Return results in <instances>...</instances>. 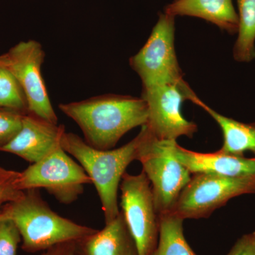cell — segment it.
Returning a JSON list of instances; mask_svg holds the SVG:
<instances>
[{"mask_svg":"<svg viewBox=\"0 0 255 255\" xmlns=\"http://www.w3.org/2000/svg\"><path fill=\"white\" fill-rule=\"evenodd\" d=\"M140 136L117 149L99 150L77 134L65 132L62 147L83 167L95 185L105 214V223L118 216L119 188L128 166L136 160Z\"/></svg>","mask_w":255,"mask_h":255,"instance_id":"3","label":"cell"},{"mask_svg":"<svg viewBox=\"0 0 255 255\" xmlns=\"http://www.w3.org/2000/svg\"><path fill=\"white\" fill-rule=\"evenodd\" d=\"M21 238L16 224L0 216V255H16Z\"/></svg>","mask_w":255,"mask_h":255,"instance_id":"20","label":"cell"},{"mask_svg":"<svg viewBox=\"0 0 255 255\" xmlns=\"http://www.w3.org/2000/svg\"><path fill=\"white\" fill-rule=\"evenodd\" d=\"M139 132L136 160L150 181L157 214L172 212L183 189L190 182L191 173L174 156L176 140H159L147 126Z\"/></svg>","mask_w":255,"mask_h":255,"instance_id":"4","label":"cell"},{"mask_svg":"<svg viewBox=\"0 0 255 255\" xmlns=\"http://www.w3.org/2000/svg\"><path fill=\"white\" fill-rule=\"evenodd\" d=\"M90 184L85 169L61 145L20 172L16 180L18 190L43 189L65 205L78 200Z\"/></svg>","mask_w":255,"mask_h":255,"instance_id":"5","label":"cell"},{"mask_svg":"<svg viewBox=\"0 0 255 255\" xmlns=\"http://www.w3.org/2000/svg\"><path fill=\"white\" fill-rule=\"evenodd\" d=\"M0 216L11 220L28 253L46 251L68 242H78L97 230L62 217L50 209L38 189H29L14 201L6 203Z\"/></svg>","mask_w":255,"mask_h":255,"instance_id":"2","label":"cell"},{"mask_svg":"<svg viewBox=\"0 0 255 255\" xmlns=\"http://www.w3.org/2000/svg\"><path fill=\"white\" fill-rule=\"evenodd\" d=\"M46 53L34 40L21 41L0 55V65L7 69L23 89L27 100L28 113L58 124L41 74Z\"/></svg>","mask_w":255,"mask_h":255,"instance_id":"9","label":"cell"},{"mask_svg":"<svg viewBox=\"0 0 255 255\" xmlns=\"http://www.w3.org/2000/svg\"><path fill=\"white\" fill-rule=\"evenodd\" d=\"M19 173L0 167V205L14 201L23 194L16 187Z\"/></svg>","mask_w":255,"mask_h":255,"instance_id":"21","label":"cell"},{"mask_svg":"<svg viewBox=\"0 0 255 255\" xmlns=\"http://www.w3.org/2000/svg\"><path fill=\"white\" fill-rule=\"evenodd\" d=\"M164 13L177 16L202 18L230 34L238 30V15L233 0H174L166 6Z\"/></svg>","mask_w":255,"mask_h":255,"instance_id":"14","label":"cell"},{"mask_svg":"<svg viewBox=\"0 0 255 255\" xmlns=\"http://www.w3.org/2000/svg\"><path fill=\"white\" fill-rule=\"evenodd\" d=\"M41 255H78L77 242L61 243L45 251Z\"/></svg>","mask_w":255,"mask_h":255,"instance_id":"23","label":"cell"},{"mask_svg":"<svg viewBox=\"0 0 255 255\" xmlns=\"http://www.w3.org/2000/svg\"><path fill=\"white\" fill-rule=\"evenodd\" d=\"M174 19L160 14L145 44L130 59L142 88L184 82L174 48Z\"/></svg>","mask_w":255,"mask_h":255,"instance_id":"7","label":"cell"},{"mask_svg":"<svg viewBox=\"0 0 255 255\" xmlns=\"http://www.w3.org/2000/svg\"><path fill=\"white\" fill-rule=\"evenodd\" d=\"M238 38L233 47V58L239 63L255 59V0H237Z\"/></svg>","mask_w":255,"mask_h":255,"instance_id":"17","label":"cell"},{"mask_svg":"<svg viewBox=\"0 0 255 255\" xmlns=\"http://www.w3.org/2000/svg\"><path fill=\"white\" fill-rule=\"evenodd\" d=\"M173 153L193 174H214L228 177L255 174V158L230 155L219 150L213 153L194 152L181 147L177 141L174 142Z\"/></svg>","mask_w":255,"mask_h":255,"instance_id":"12","label":"cell"},{"mask_svg":"<svg viewBox=\"0 0 255 255\" xmlns=\"http://www.w3.org/2000/svg\"><path fill=\"white\" fill-rule=\"evenodd\" d=\"M195 95L185 81L142 88L141 97L148 112L145 125L154 136L167 140L192 137L197 126L183 117L181 109L184 101Z\"/></svg>","mask_w":255,"mask_h":255,"instance_id":"10","label":"cell"},{"mask_svg":"<svg viewBox=\"0 0 255 255\" xmlns=\"http://www.w3.org/2000/svg\"><path fill=\"white\" fill-rule=\"evenodd\" d=\"M78 255H139L124 215L118 216L101 231L77 242Z\"/></svg>","mask_w":255,"mask_h":255,"instance_id":"13","label":"cell"},{"mask_svg":"<svg viewBox=\"0 0 255 255\" xmlns=\"http://www.w3.org/2000/svg\"><path fill=\"white\" fill-rule=\"evenodd\" d=\"M0 108L28 113L27 100L17 80L0 65Z\"/></svg>","mask_w":255,"mask_h":255,"instance_id":"18","label":"cell"},{"mask_svg":"<svg viewBox=\"0 0 255 255\" xmlns=\"http://www.w3.org/2000/svg\"><path fill=\"white\" fill-rule=\"evenodd\" d=\"M228 255H255V244L251 235L241 238Z\"/></svg>","mask_w":255,"mask_h":255,"instance_id":"22","label":"cell"},{"mask_svg":"<svg viewBox=\"0 0 255 255\" xmlns=\"http://www.w3.org/2000/svg\"><path fill=\"white\" fill-rule=\"evenodd\" d=\"M248 194H255V174L228 177L194 174L172 212L184 220L207 218L233 198Z\"/></svg>","mask_w":255,"mask_h":255,"instance_id":"6","label":"cell"},{"mask_svg":"<svg viewBox=\"0 0 255 255\" xmlns=\"http://www.w3.org/2000/svg\"><path fill=\"white\" fill-rule=\"evenodd\" d=\"M60 110L81 129L84 140L99 150H111L134 128L145 125L147 107L142 97L105 95L60 104Z\"/></svg>","mask_w":255,"mask_h":255,"instance_id":"1","label":"cell"},{"mask_svg":"<svg viewBox=\"0 0 255 255\" xmlns=\"http://www.w3.org/2000/svg\"><path fill=\"white\" fill-rule=\"evenodd\" d=\"M24 114L0 108V149L11 141L21 130Z\"/></svg>","mask_w":255,"mask_h":255,"instance_id":"19","label":"cell"},{"mask_svg":"<svg viewBox=\"0 0 255 255\" xmlns=\"http://www.w3.org/2000/svg\"><path fill=\"white\" fill-rule=\"evenodd\" d=\"M1 206L2 205H0V210H1Z\"/></svg>","mask_w":255,"mask_h":255,"instance_id":"25","label":"cell"},{"mask_svg":"<svg viewBox=\"0 0 255 255\" xmlns=\"http://www.w3.org/2000/svg\"><path fill=\"white\" fill-rule=\"evenodd\" d=\"M191 102L204 109L221 127L223 145L219 151L239 156H243L246 151L255 154V123H242L221 115L204 104L196 95Z\"/></svg>","mask_w":255,"mask_h":255,"instance_id":"15","label":"cell"},{"mask_svg":"<svg viewBox=\"0 0 255 255\" xmlns=\"http://www.w3.org/2000/svg\"><path fill=\"white\" fill-rule=\"evenodd\" d=\"M121 207L139 255H152L157 245L159 216L156 211L150 181L143 172H126L120 184Z\"/></svg>","mask_w":255,"mask_h":255,"instance_id":"8","label":"cell"},{"mask_svg":"<svg viewBox=\"0 0 255 255\" xmlns=\"http://www.w3.org/2000/svg\"><path fill=\"white\" fill-rule=\"evenodd\" d=\"M65 127L26 113L16 136L0 151L14 154L30 163L38 162L61 145Z\"/></svg>","mask_w":255,"mask_h":255,"instance_id":"11","label":"cell"},{"mask_svg":"<svg viewBox=\"0 0 255 255\" xmlns=\"http://www.w3.org/2000/svg\"><path fill=\"white\" fill-rule=\"evenodd\" d=\"M251 237L253 238V241L254 242L255 244V232L253 233V234L251 235Z\"/></svg>","mask_w":255,"mask_h":255,"instance_id":"24","label":"cell"},{"mask_svg":"<svg viewBox=\"0 0 255 255\" xmlns=\"http://www.w3.org/2000/svg\"><path fill=\"white\" fill-rule=\"evenodd\" d=\"M159 216V241L152 255H196L184 237V219L172 212Z\"/></svg>","mask_w":255,"mask_h":255,"instance_id":"16","label":"cell"}]
</instances>
